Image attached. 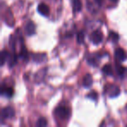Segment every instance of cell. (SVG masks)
<instances>
[{"instance_id": "cell-13", "label": "cell", "mask_w": 127, "mask_h": 127, "mask_svg": "<svg viewBox=\"0 0 127 127\" xmlns=\"http://www.w3.org/2000/svg\"><path fill=\"white\" fill-rule=\"evenodd\" d=\"M8 55H9V52L7 51H5V50L2 51V52H1V65H4L5 61H7Z\"/></svg>"}, {"instance_id": "cell-7", "label": "cell", "mask_w": 127, "mask_h": 127, "mask_svg": "<svg viewBox=\"0 0 127 127\" xmlns=\"http://www.w3.org/2000/svg\"><path fill=\"white\" fill-rule=\"evenodd\" d=\"M108 88H109L108 94H109L110 97H116L120 94V89L117 85H111V86H109Z\"/></svg>"}, {"instance_id": "cell-20", "label": "cell", "mask_w": 127, "mask_h": 127, "mask_svg": "<svg viewBox=\"0 0 127 127\" xmlns=\"http://www.w3.org/2000/svg\"><path fill=\"white\" fill-rule=\"evenodd\" d=\"M111 2H113V3H116L118 0H111Z\"/></svg>"}, {"instance_id": "cell-6", "label": "cell", "mask_w": 127, "mask_h": 127, "mask_svg": "<svg viewBox=\"0 0 127 127\" xmlns=\"http://www.w3.org/2000/svg\"><path fill=\"white\" fill-rule=\"evenodd\" d=\"M37 11H38L39 14H41L42 16L47 17V16H49V14H50V8L47 4L42 3V4H40L37 6Z\"/></svg>"}, {"instance_id": "cell-8", "label": "cell", "mask_w": 127, "mask_h": 127, "mask_svg": "<svg viewBox=\"0 0 127 127\" xmlns=\"http://www.w3.org/2000/svg\"><path fill=\"white\" fill-rule=\"evenodd\" d=\"M92 83H93V80H92V77L91 74H86L85 75L83 78V85L85 87V88H89L92 85Z\"/></svg>"}, {"instance_id": "cell-3", "label": "cell", "mask_w": 127, "mask_h": 127, "mask_svg": "<svg viewBox=\"0 0 127 127\" xmlns=\"http://www.w3.org/2000/svg\"><path fill=\"white\" fill-rule=\"evenodd\" d=\"M15 116V111L12 107L7 106L2 110V118H12Z\"/></svg>"}, {"instance_id": "cell-9", "label": "cell", "mask_w": 127, "mask_h": 127, "mask_svg": "<svg viewBox=\"0 0 127 127\" xmlns=\"http://www.w3.org/2000/svg\"><path fill=\"white\" fill-rule=\"evenodd\" d=\"M72 8L74 12H79L82 10V2L81 0H71Z\"/></svg>"}, {"instance_id": "cell-1", "label": "cell", "mask_w": 127, "mask_h": 127, "mask_svg": "<svg viewBox=\"0 0 127 127\" xmlns=\"http://www.w3.org/2000/svg\"><path fill=\"white\" fill-rule=\"evenodd\" d=\"M90 40L94 44H98L103 41V33L100 30H96L90 35Z\"/></svg>"}, {"instance_id": "cell-12", "label": "cell", "mask_w": 127, "mask_h": 127, "mask_svg": "<svg viewBox=\"0 0 127 127\" xmlns=\"http://www.w3.org/2000/svg\"><path fill=\"white\" fill-rule=\"evenodd\" d=\"M1 93H2V95H4L8 97H11L13 95V90L11 88H4V86H2Z\"/></svg>"}, {"instance_id": "cell-5", "label": "cell", "mask_w": 127, "mask_h": 127, "mask_svg": "<svg viewBox=\"0 0 127 127\" xmlns=\"http://www.w3.org/2000/svg\"><path fill=\"white\" fill-rule=\"evenodd\" d=\"M25 33L28 36H32L35 34L36 32V26L34 25V23L32 21H28L26 23L25 26Z\"/></svg>"}, {"instance_id": "cell-19", "label": "cell", "mask_w": 127, "mask_h": 127, "mask_svg": "<svg viewBox=\"0 0 127 127\" xmlns=\"http://www.w3.org/2000/svg\"><path fill=\"white\" fill-rule=\"evenodd\" d=\"M94 1H95V3L97 4V5H101V4H102L103 0H94Z\"/></svg>"}, {"instance_id": "cell-15", "label": "cell", "mask_w": 127, "mask_h": 127, "mask_svg": "<svg viewBox=\"0 0 127 127\" xmlns=\"http://www.w3.org/2000/svg\"><path fill=\"white\" fill-rule=\"evenodd\" d=\"M109 37H110V39H111L112 42L116 43L118 41V39H119V36H118V33H116V32H111L109 33Z\"/></svg>"}, {"instance_id": "cell-11", "label": "cell", "mask_w": 127, "mask_h": 127, "mask_svg": "<svg viewBox=\"0 0 127 127\" xmlns=\"http://www.w3.org/2000/svg\"><path fill=\"white\" fill-rule=\"evenodd\" d=\"M102 71H103L104 74L107 75V76H111V75L113 74L112 67H111V64H105V65L102 68Z\"/></svg>"}, {"instance_id": "cell-16", "label": "cell", "mask_w": 127, "mask_h": 127, "mask_svg": "<svg viewBox=\"0 0 127 127\" xmlns=\"http://www.w3.org/2000/svg\"><path fill=\"white\" fill-rule=\"evenodd\" d=\"M36 125H37V127H44L47 125V121H46V119L44 118H40L37 121Z\"/></svg>"}, {"instance_id": "cell-10", "label": "cell", "mask_w": 127, "mask_h": 127, "mask_svg": "<svg viewBox=\"0 0 127 127\" xmlns=\"http://www.w3.org/2000/svg\"><path fill=\"white\" fill-rule=\"evenodd\" d=\"M17 59H18V58H17V55L15 54V53H11V54L9 53L8 58H7V62L10 67H13V66L16 64Z\"/></svg>"}, {"instance_id": "cell-2", "label": "cell", "mask_w": 127, "mask_h": 127, "mask_svg": "<svg viewBox=\"0 0 127 127\" xmlns=\"http://www.w3.org/2000/svg\"><path fill=\"white\" fill-rule=\"evenodd\" d=\"M55 114L61 119H66L69 117V109L64 106H58L55 110Z\"/></svg>"}, {"instance_id": "cell-14", "label": "cell", "mask_w": 127, "mask_h": 127, "mask_svg": "<svg viewBox=\"0 0 127 127\" xmlns=\"http://www.w3.org/2000/svg\"><path fill=\"white\" fill-rule=\"evenodd\" d=\"M77 41L78 44H83L85 41V32L83 31H80L78 34H77Z\"/></svg>"}, {"instance_id": "cell-17", "label": "cell", "mask_w": 127, "mask_h": 127, "mask_svg": "<svg viewBox=\"0 0 127 127\" xmlns=\"http://www.w3.org/2000/svg\"><path fill=\"white\" fill-rule=\"evenodd\" d=\"M116 70H117V73H118V75H119V76H123L124 73H125V67H123V66H122L121 64H116Z\"/></svg>"}, {"instance_id": "cell-18", "label": "cell", "mask_w": 127, "mask_h": 127, "mask_svg": "<svg viewBox=\"0 0 127 127\" xmlns=\"http://www.w3.org/2000/svg\"><path fill=\"white\" fill-rule=\"evenodd\" d=\"M87 97H91V98H92V100H96V99L97 98V94L96 93V92H94V91H93V92H91V93L89 94V95L87 96Z\"/></svg>"}, {"instance_id": "cell-4", "label": "cell", "mask_w": 127, "mask_h": 127, "mask_svg": "<svg viewBox=\"0 0 127 127\" xmlns=\"http://www.w3.org/2000/svg\"><path fill=\"white\" fill-rule=\"evenodd\" d=\"M115 58L119 62H123L127 59V55L122 48H117L115 50Z\"/></svg>"}]
</instances>
